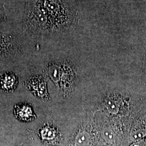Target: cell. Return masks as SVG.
I'll use <instances>...</instances> for the list:
<instances>
[{"mask_svg":"<svg viewBox=\"0 0 146 146\" xmlns=\"http://www.w3.org/2000/svg\"><path fill=\"white\" fill-rule=\"evenodd\" d=\"M14 113L16 118L22 121H31L35 117L31 106L25 104L16 105Z\"/></svg>","mask_w":146,"mask_h":146,"instance_id":"1","label":"cell"},{"mask_svg":"<svg viewBox=\"0 0 146 146\" xmlns=\"http://www.w3.org/2000/svg\"><path fill=\"white\" fill-rule=\"evenodd\" d=\"M17 78L12 73H5L0 76V87L5 92L13 91L17 86Z\"/></svg>","mask_w":146,"mask_h":146,"instance_id":"2","label":"cell"},{"mask_svg":"<svg viewBox=\"0 0 146 146\" xmlns=\"http://www.w3.org/2000/svg\"><path fill=\"white\" fill-rule=\"evenodd\" d=\"M90 136L88 132L82 131L79 132L75 138L76 146H87L90 142Z\"/></svg>","mask_w":146,"mask_h":146,"instance_id":"3","label":"cell"},{"mask_svg":"<svg viewBox=\"0 0 146 146\" xmlns=\"http://www.w3.org/2000/svg\"><path fill=\"white\" fill-rule=\"evenodd\" d=\"M105 106L110 112L113 114H116L119 110V104L114 100H108L106 102Z\"/></svg>","mask_w":146,"mask_h":146,"instance_id":"4","label":"cell"},{"mask_svg":"<svg viewBox=\"0 0 146 146\" xmlns=\"http://www.w3.org/2000/svg\"><path fill=\"white\" fill-rule=\"evenodd\" d=\"M146 135V131L144 129H139L131 134V139L134 142L141 141Z\"/></svg>","mask_w":146,"mask_h":146,"instance_id":"5","label":"cell"},{"mask_svg":"<svg viewBox=\"0 0 146 146\" xmlns=\"http://www.w3.org/2000/svg\"><path fill=\"white\" fill-rule=\"evenodd\" d=\"M103 137L106 142L108 143H113L115 141V134L113 131L110 129H106L104 131Z\"/></svg>","mask_w":146,"mask_h":146,"instance_id":"6","label":"cell"},{"mask_svg":"<svg viewBox=\"0 0 146 146\" xmlns=\"http://www.w3.org/2000/svg\"><path fill=\"white\" fill-rule=\"evenodd\" d=\"M131 146H145L143 141H139L137 142H134L133 144H132Z\"/></svg>","mask_w":146,"mask_h":146,"instance_id":"7","label":"cell"}]
</instances>
